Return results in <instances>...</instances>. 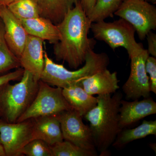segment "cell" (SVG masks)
<instances>
[{
  "label": "cell",
  "instance_id": "cell-20",
  "mask_svg": "<svg viewBox=\"0 0 156 156\" xmlns=\"http://www.w3.org/2000/svg\"><path fill=\"white\" fill-rule=\"evenodd\" d=\"M20 66L19 58L12 53L6 42L5 27L0 17V73Z\"/></svg>",
  "mask_w": 156,
  "mask_h": 156
},
{
  "label": "cell",
  "instance_id": "cell-11",
  "mask_svg": "<svg viewBox=\"0 0 156 156\" xmlns=\"http://www.w3.org/2000/svg\"><path fill=\"white\" fill-rule=\"evenodd\" d=\"M0 17L5 27V38L10 50L19 58L27 40L28 34L20 20L12 14L7 6L3 5Z\"/></svg>",
  "mask_w": 156,
  "mask_h": 156
},
{
  "label": "cell",
  "instance_id": "cell-1",
  "mask_svg": "<svg viewBox=\"0 0 156 156\" xmlns=\"http://www.w3.org/2000/svg\"><path fill=\"white\" fill-rule=\"evenodd\" d=\"M92 23L78 2L56 25L60 38L53 46L56 60L65 62L74 69L84 63L87 53L96 44L88 37Z\"/></svg>",
  "mask_w": 156,
  "mask_h": 156
},
{
  "label": "cell",
  "instance_id": "cell-25",
  "mask_svg": "<svg viewBox=\"0 0 156 156\" xmlns=\"http://www.w3.org/2000/svg\"><path fill=\"white\" fill-rule=\"evenodd\" d=\"M145 69L149 74L151 92L156 94V58L152 56H149L145 63Z\"/></svg>",
  "mask_w": 156,
  "mask_h": 156
},
{
  "label": "cell",
  "instance_id": "cell-12",
  "mask_svg": "<svg viewBox=\"0 0 156 156\" xmlns=\"http://www.w3.org/2000/svg\"><path fill=\"white\" fill-rule=\"evenodd\" d=\"M44 40L28 35L25 46L19 58L22 68L30 73L39 81L44 65Z\"/></svg>",
  "mask_w": 156,
  "mask_h": 156
},
{
  "label": "cell",
  "instance_id": "cell-32",
  "mask_svg": "<svg viewBox=\"0 0 156 156\" xmlns=\"http://www.w3.org/2000/svg\"><path fill=\"white\" fill-rule=\"evenodd\" d=\"M3 5H2V4L0 3V11H1V9H2V8Z\"/></svg>",
  "mask_w": 156,
  "mask_h": 156
},
{
  "label": "cell",
  "instance_id": "cell-4",
  "mask_svg": "<svg viewBox=\"0 0 156 156\" xmlns=\"http://www.w3.org/2000/svg\"><path fill=\"white\" fill-rule=\"evenodd\" d=\"M39 81L24 70L19 83L12 85L9 82L0 87V114L3 121L17 122L35 97Z\"/></svg>",
  "mask_w": 156,
  "mask_h": 156
},
{
  "label": "cell",
  "instance_id": "cell-34",
  "mask_svg": "<svg viewBox=\"0 0 156 156\" xmlns=\"http://www.w3.org/2000/svg\"></svg>",
  "mask_w": 156,
  "mask_h": 156
},
{
  "label": "cell",
  "instance_id": "cell-27",
  "mask_svg": "<svg viewBox=\"0 0 156 156\" xmlns=\"http://www.w3.org/2000/svg\"><path fill=\"white\" fill-rule=\"evenodd\" d=\"M148 49L149 54L152 56L156 57V34L151 31L147 35Z\"/></svg>",
  "mask_w": 156,
  "mask_h": 156
},
{
  "label": "cell",
  "instance_id": "cell-22",
  "mask_svg": "<svg viewBox=\"0 0 156 156\" xmlns=\"http://www.w3.org/2000/svg\"><path fill=\"white\" fill-rule=\"evenodd\" d=\"M14 16L20 20L40 17L35 0H15L7 6Z\"/></svg>",
  "mask_w": 156,
  "mask_h": 156
},
{
  "label": "cell",
  "instance_id": "cell-6",
  "mask_svg": "<svg viewBox=\"0 0 156 156\" xmlns=\"http://www.w3.org/2000/svg\"><path fill=\"white\" fill-rule=\"evenodd\" d=\"M62 89L53 88L41 80L35 97L16 122L44 116L59 114L73 109L63 96Z\"/></svg>",
  "mask_w": 156,
  "mask_h": 156
},
{
  "label": "cell",
  "instance_id": "cell-3",
  "mask_svg": "<svg viewBox=\"0 0 156 156\" xmlns=\"http://www.w3.org/2000/svg\"><path fill=\"white\" fill-rule=\"evenodd\" d=\"M44 56V65L40 80L50 86L62 89L80 83L85 78L107 69L109 64V58L106 53H96L93 50L87 53L83 66L75 71L69 70L62 65L55 63L46 51Z\"/></svg>",
  "mask_w": 156,
  "mask_h": 156
},
{
  "label": "cell",
  "instance_id": "cell-13",
  "mask_svg": "<svg viewBox=\"0 0 156 156\" xmlns=\"http://www.w3.org/2000/svg\"><path fill=\"white\" fill-rule=\"evenodd\" d=\"M119 119L120 128L122 129L145 117L156 113V103L153 98H144L141 101H121Z\"/></svg>",
  "mask_w": 156,
  "mask_h": 156
},
{
  "label": "cell",
  "instance_id": "cell-14",
  "mask_svg": "<svg viewBox=\"0 0 156 156\" xmlns=\"http://www.w3.org/2000/svg\"><path fill=\"white\" fill-rule=\"evenodd\" d=\"M116 72L102 70L84 79L79 83L84 90L91 95L112 94L119 89Z\"/></svg>",
  "mask_w": 156,
  "mask_h": 156
},
{
  "label": "cell",
  "instance_id": "cell-7",
  "mask_svg": "<svg viewBox=\"0 0 156 156\" xmlns=\"http://www.w3.org/2000/svg\"><path fill=\"white\" fill-rule=\"evenodd\" d=\"M114 14L130 23L141 41L156 30V7L146 0H123Z\"/></svg>",
  "mask_w": 156,
  "mask_h": 156
},
{
  "label": "cell",
  "instance_id": "cell-15",
  "mask_svg": "<svg viewBox=\"0 0 156 156\" xmlns=\"http://www.w3.org/2000/svg\"><path fill=\"white\" fill-rule=\"evenodd\" d=\"M32 119L33 140H42L50 146L64 140L58 115L44 116Z\"/></svg>",
  "mask_w": 156,
  "mask_h": 156
},
{
  "label": "cell",
  "instance_id": "cell-31",
  "mask_svg": "<svg viewBox=\"0 0 156 156\" xmlns=\"http://www.w3.org/2000/svg\"><path fill=\"white\" fill-rule=\"evenodd\" d=\"M146 1L151 3L152 4H153V5H155V4H156V0H146Z\"/></svg>",
  "mask_w": 156,
  "mask_h": 156
},
{
  "label": "cell",
  "instance_id": "cell-21",
  "mask_svg": "<svg viewBox=\"0 0 156 156\" xmlns=\"http://www.w3.org/2000/svg\"><path fill=\"white\" fill-rule=\"evenodd\" d=\"M122 1L96 0L95 5L87 16L92 23L105 20L115 14Z\"/></svg>",
  "mask_w": 156,
  "mask_h": 156
},
{
  "label": "cell",
  "instance_id": "cell-9",
  "mask_svg": "<svg viewBox=\"0 0 156 156\" xmlns=\"http://www.w3.org/2000/svg\"><path fill=\"white\" fill-rule=\"evenodd\" d=\"M64 140L79 147L96 152L89 126L85 125L83 116L73 109L58 114Z\"/></svg>",
  "mask_w": 156,
  "mask_h": 156
},
{
  "label": "cell",
  "instance_id": "cell-30",
  "mask_svg": "<svg viewBox=\"0 0 156 156\" xmlns=\"http://www.w3.org/2000/svg\"><path fill=\"white\" fill-rule=\"evenodd\" d=\"M0 156H5L4 148L1 144H0Z\"/></svg>",
  "mask_w": 156,
  "mask_h": 156
},
{
  "label": "cell",
  "instance_id": "cell-16",
  "mask_svg": "<svg viewBox=\"0 0 156 156\" xmlns=\"http://www.w3.org/2000/svg\"><path fill=\"white\" fill-rule=\"evenodd\" d=\"M20 20L30 35L39 38L44 41H48L49 43L53 44L60 40V33L57 26L50 20L40 16Z\"/></svg>",
  "mask_w": 156,
  "mask_h": 156
},
{
  "label": "cell",
  "instance_id": "cell-23",
  "mask_svg": "<svg viewBox=\"0 0 156 156\" xmlns=\"http://www.w3.org/2000/svg\"><path fill=\"white\" fill-rule=\"evenodd\" d=\"M52 156H95L97 152L79 147L67 140L50 146Z\"/></svg>",
  "mask_w": 156,
  "mask_h": 156
},
{
  "label": "cell",
  "instance_id": "cell-29",
  "mask_svg": "<svg viewBox=\"0 0 156 156\" xmlns=\"http://www.w3.org/2000/svg\"><path fill=\"white\" fill-rule=\"evenodd\" d=\"M15 0H0V3L4 5L7 6Z\"/></svg>",
  "mask_w": 156,
  "mask_h": 156
},
{
  "label": "cell",
  "instance_id": "cell-19",
  "mask_svg": "<svg viewBox=\"0 0 156 156\" xmlns=\"http://www.w3.org/2000/svg\"><path fill=\"white\" fill-rule=\"evenodd\" d=\"M151 135H156V120H144L141 125L136 128L122 129L112 146L116 148H122L129 143Z\"/></svg>",
  "mask_w": 156,
  "mask_h": 156
},
{
  "label": "cell",
  "instance_id": "cell-2",
  "mask_svg": "<svg viewBox=\"0 0 156 156\" xmlns=\"http://www.w3.org/2000/svg\"><path fill=\"white\" fill-rule=\"evenodd\" d=\"M98 95L97 104L84 117L90 123L95 148L101 156L107 154L117 135L122 130L119 126V110L123 95L120 92Z\"/></svg>",
  "mask_w": 156,
  "mask_h": 156
},
{
  "label": "cell",
  "instance_id": "cell-18",
  "mask_svg": "<svg viewBox=\"0 0 156 156\" xmlns=\"http://www.w3.org/2000/svg\"><path fill=\"white\" fill-rule=\"evenodd\" d=\"M40 16L50 20L55 25L59 23L66 13L80 0H35Z\"/></svg>",
  "mask_w": 156,
  "mask_h": 156
},
{
  "label": "cell",
  "instance_id": "cell-26",
  "mask_svg": "<svg viewBox=\"0 0 156 156\" xmlns=\"http://www.w3.org/2000/svg\"><path fill=\"white\" fill-rule=\"evenodd\" d=\"M24 69L23 68H18L14 71L9 73L0 76V87L3 84L12 81L18 80L22 78L24 73Z\"/></svg>",
  "mask_w": 156,
  "mask_h": 156
},
{
  "label": "cell",
  "instance_id": "cell-28",
  "mask_svg": "<svg viewBox=\"0 0 156 156\" xmlns=\"http://www.w3.org/2000/svg\"><path fill=\"white\" fill-rule=\"evenodd\" d=\"M96 0H80L82 9L87 15L89 14L95 5Z\"/></svg>",
  "mask_w": 156,
  "mask_h": 156
},
{
  "label": "cell",
  "instance_id": "cell-24",
  "mask_svg": "<svg viewBox=\"0 0 156 156\" xmlns=\"http://www.w3.org/2000/svg\"><path fill=\"white\" fill-rule=\"evenodd\" d=\"M21 155L52 156L50 146L42 140L34 139L27 143L21 151Z\"/></svg>",
  "mask_w": 156,
  "mask_h": 156
},
{
  "label": "cell",
  "instance_id": "cell-8",
  "mask_svg": "<svg viewBox=\"0 0 156 156\" xmlns=\"http://www.w3.org/2000/svg\"><path fill=\"white\" fill-rule=\"evenodd\" d=\"M149 54L143 46L137 49L129 57L131 72L128 80L122 87L127 100H138L140 98L150 96L149 77L145 69V63Z\"/></svg>",
  "mask_w": 156,
  "mask_h": 156
},
{
  "label": "cell",
  "instance_id": "cell-10",
  "mask_svg": "<svg viewBox=\"0 0 156 156\" xmlns=\"http://www.w3.org/2000/svg\"><path fill=\"white\" fill-rule=\"evenodd\" d=\"M33 140L32 119L9 123L0 120V144L5 156H20L23 148Z\"/></svg>",
  "mask_w": 156,
  "mask_h": 156
},
{
  "label": "cell",
  "instance_id": "cell-17",
  "mask_svg": "<svg viewBox=\"0 0 156 156\" xmlns=\"http://www.w3.org/2000/svg\"><path fill=\"white\" fill-rule=\"evenodd\" d=\"M62 92L73 109L83 117L97 105V97L87 93L79 83L62 89Z\"/></svg>",
  "mask_w": 156,
  "mask_h": 156
},
{
  "label": "cell",
  "instance_id": "cell-33",
  "mask_svg": "<svg viewBox=\"0 0 156 156\" xmlns=\"http://www.w3.org/2000/svg\"><path fill=\"white\" fill-rule=\"evenodd\" d=\"M1 119H2V117H1V114H0V120H1Z\"/></svg>",
  "mask_w": 156,
  "mask_h": 156
},
{
  "label": "cell",
  "instance_id": "cell-5",
  "mask_svg": "<svg viewBox=\"0 0 156 156\" xmlns=\"http://www.w3.org/2000/svg\"><path fill=\"white\" fill-rule=\"evenodd\" d=\"M90 29L96 40L105 42L113 50L119 48H125L129 57L134 51L143 47L135 39V29L122 18L113 22L105 20L92 23Z\"/></svg>",
  "mask_w": 156,
  "mask_h": 156
}]
</instances>
